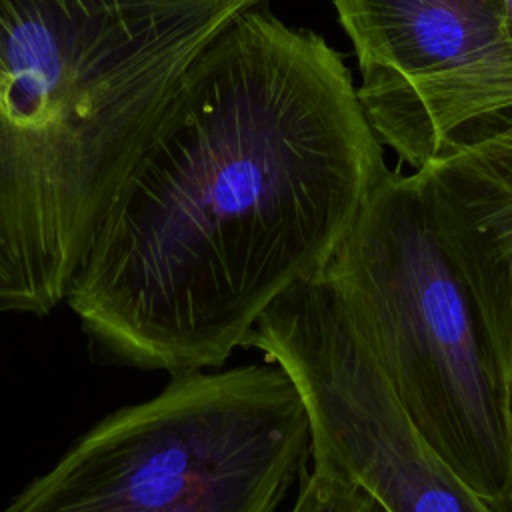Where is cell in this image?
Masks as SVG:
<instances>
[{"label": "cell", "mask_w": 512, "mask_h": 512, "mask_svg": "<svg viewBox=\"0 0 512 512\" xmlns=\"http://www.w3.org/2000/svg\"><path fill=\"white\" fill-rule=\"evenodd\" d=\"M504 14H506L508 36H510V42H512V0H504Z\"/></svg>", "instance_id": "10"}, {"label": "cell", "mask_w": 512, "mask_h": 512, "mask_svg": "<svg viewBox=\"0 0 512 512\" xmlns=\"http://www.w3.org/2000/svg\"><path fill=\"white\" fill-rule=\"evenodd\" d=\"M374 134L420 170L512 122L504 0H332Z\"/></svg>", "instance_id": "6"}, {"label": "cell", "mask_w": 512, "mask_h": 512, "mask_svg": "<svg viewBox=\"0 0 512 512\" xmlns=\"http://www.w3.org/2000/svg\"><path fill=\"white\" fill-rule=\"evenodd\" d=\"M390 172L342 54L252 6L178 80L66 302L124 364L220 368Z\"/></svg>", "instance_id": "1"}, {"label": "cell", "mask_w": 512, "mask_h": 512, "mask_svg": "<svg viewBox=\"0 0 512 512\" xmlns=\"http://www.w3.org/2000/svg\"><path fill=\"white\" fill-rule=\"evenodd\" d=\"M324 276L412 422L472 492L500 502L510 386L412 174L380 182Z\"/></svg>", "instance_id": "3"}, {"label": "cell", "mask_w": 512, "mask_h": 512, "mask_svg": "<svg viewBox=\"0 0 512 512\" xmlns=\"http://www.w3.org/2000/svg\"><path fill=\"white\" fill-rule=\"evenodd\" d=\"M308 456L276 364L192 372L108 414L2 512H276Z\"/></svg>", "instance_id": "4"}, {"label": "cell", "mask_w": 512, "mask_h": 512, "mask_svg": "<svg viewBox=\"0 0 512 512\" xmlns=\"http://www.w3.org/2000/svg\"><path fill=\"white\" fill-rule=\"evenodd\" d=\"M244 346L298 390L312 470L356 486L380 512H500L412 422L324 272L284 290Z\"/></svg>", "instance_id": "5"}, {"label": "cell", "mask_w": 512, "mask_h": 512, "mask_svg": "<svg viewBox=\"0 0 512 512\" xmlns=\"http://www.w3.org/2000/svg\"><path fill=\"white\" fill-rule=\"evenodd\" d=\"M512 384V122L412 172Z\"/></svg>", "instance_id": "7"}, {"label": "cell", "mask_w": 512, "mask_h": 512, "mask_svg": "<svg viewBox=\"0 0 512 512\" xmlns=\"http://www.w3.org/2000/svg\"><path fill=\"white\" fill-rule=\"evenodd\" d=\"M290 512H380L372 498L356 486L310 470L304 474Z\"/></svg>", "instance_id": "8"}, {"label": "cell", "mask_w": 512, "mask_h": 512, "mask_svg": "<svg viewBox=\"0 0 512 512\" xmlns=\"http://www.w3.org/2000/svg\"><path fill=\"white\" fill-rule=\"evenodd\" d=\"M510 408H512V384H510ZM500 512H512V480H510V486L504 494V498L500 502H496Z\"/></svg>", "instance_id": "9"}, {"label": "cell", "mask_w": 512, "mask_h": 512, "mask_svg": "<svg viewBox=\"0 0 512 512\" xmlns=\"http://www.w3.org/2000/svg\"><path fill=\"white\" fill-rule=\"evenodd\" d=\"M268 0H0V310L44 316L196 56Z\"/></svg>", "instance_id": "2"}]
</instances>
